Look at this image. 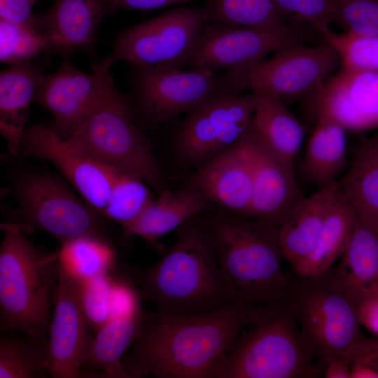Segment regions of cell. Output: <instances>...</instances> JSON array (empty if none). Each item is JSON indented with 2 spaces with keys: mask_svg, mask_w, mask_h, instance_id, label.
<instances>
[{
  "mask_svg": "<svg viewBox=\"0 0 378 378\" xmlns=\"http://www.w3.org/2000/svg\"><path fill=\"white\" fill-rule=\"evenodd\" d=\"M266 307L238 300L211 313L169 316L145 312L122 364L132 378H219L227 353Z\"/></svg>",
  "mask_w": 378,
  "mask_h": 378,
  "instance_id": "obj_1",
  "label": "cell"
},
{
  "mask_svg": "<svg viewBox=\"0 0 378 378\" xmlns=\"http://www.w3.org/2000/svg\"><path fill=\"white\" fill-rule=\"evenodd\" d=\"M200 215L177 229L172 246L154 265L120 270L160 314L202 315L239 300L224 275L206 218Z\"/></svg>",
  "mask_w": 378,
  "mask_h": 378,
  "instance_id": "obj_2",
  "label": "cell"
},
{
  "mask_svg": "<svg viewBox=\"0 0 378 378\" xmlns=\"http://www.w3.org/2000/svg\"><path fill=\"white\" fill-rule=\"evenodd\" d=\"M205 218L224 275L237 298L259 307L285 302L293 283L281 267L279 227L220 209Z\"/></svg>",
  "mask_w": 378,
  "mask_h": 378,
  "instance_id": "obj_3",
  "label": "cell"
},
{
  "mask_svg": "<svg viewBox=\"0 0 378 378\" xmlns=\"http://www.w3.org/2000/svg\"><path fill=\"white\" fill-rule=\"evenodd\" d=\"M0 246V330H20L48 342L50 307L59 278V251H39L26 237L29 226L1 225Z\"/></svg>",
  "mask_w": 378,
  "mask_h": 378,
  "instance_id": "obj_4",
  "label": "cell"
},
{
  "mask_svg": "<svg viewBox=\"0 0 378 378\" xmlns=\"http://www.w3.org/2000/svg\"><path fill=\"white\" fill-rule=\"evenodd\" d=\"M286 302L267 307L227 353L219 378H315L313 360Z\"/></svg>",
  "mask_w": 378,
  "mask_h": 378,
  "instance_id": "obj_5",
  "label": "cell"
},
{
  "mask_svg": "<svg viewBox=\"0 0 378 378\" xmlns=\"http://www.w3.org/2000/svg\"><path fill=\"white\" fill-rule=\"evenodd\" d=\"M64 141L84 157L135 176L158 192L164 190L163 177L149 143L115 85Z\"/></svg>",
  "mask_w": 378,
  "mask_h": 378,
  "instance_id": "obj_6",
  "label": "cell"
},
{
  "mask_svg": "<svg viewBox=\"0 0 378 378\" xmlns=\"http://www.w3.org/2000/svg\"><path fill=\"white\" fill-rule=\"evenodd\" d=\"M286 303L305 341L323 364L332 357L348 361L364 338L355 302L328 272L300 277L293 284Z\"/></svg>",
  "mask_w": 378,
  "mask_h": 378,
  "instance_id": "obj_7",
  "label": "cell"
},
{
  "mask_svg": "<svg viewBox=\"0 0 378 378\" xmlns=\"http://www.w3.org/2000/svg\"><path fill=\"white\" fill-rule=\"evenodd\" d=\"M340 58L326 42L288 46L246 69L219 74L222 91H260L287 102L318 90L340 69Z\"/></svg>",
  "mask_w": 378,
  "mask_h": 378,
  "instance_id": "obj_8",
  "label": "cell"
},
{
  "mask_svg": "<svg viewBox=\"0 0 378 378\" xmlns=\"http://www.w3.org/2000/svg\"><path fill=\"white\" fill-rule=\"evenodd\" d=\"M203 6H181L127 27L116 37L110 55L92 66L109 70L118 62L183 69L190 65L205 26Z\"/></svg>",
  "mask_w": 378,
  "mask_h": 378,
  "instance_id": "obj_9",
  "label": "cell"
},
{
  "mask_svg": "<svg viewBox=\"0 0 378 378\" xmlns=\"http://www.w3.org/2000/svg\"><path fill=\"white\" fill-rule=\"evenodd\" d=\"M128 90L123 95L134 120L158 127L195 110L220 91L219 74L202 68L130 64Z\"/></svg>",
  "mask_w": 378,
  "mask_h": 378,
  "instance_id": "obj_10",
  "label": "cell"
},
{
  "mask_svg": "<svg viewBox=\"0 0 378 378\" xmlns=\"http://www.w3.org/2000/svg\"><path fill=\"white\" fill-rule=\"evenodd\" d=\"M255 108L254 94L219 91L186 114L174 135L184 162L196 169L228 150L246 134Z\"/></svg>",
  "mask_w": 378,
  "mask_h": 378,
  "instance_id": "obj_11",
  "label": "cell"
},
{
  "mask_svg": "<svg viewBox=\"0 0 378 378\" xmlns=\"http://www.w3.org/2000/svg\"><path fill=\"white\" fill-rule=\"evenodd\" d=\"M16 195L24 223L61 244L83 236L106 237L100 214L53 176L34 174L18 184Z\"/></svg>",
  "mask_w": 378,
  "mask_h": 378,
  "instance_id": "obj_12",
  "label": "cell"
},
{
  "mask_svg": "<svg viewBox=\"0 0 378 378\" xmlns=\"http://www.w3.org/2000/svg\"><path fill=\"white\" fill-rule=\"evenodd\" d=\"M308 35L300 24L261 28L209 22L190 66L219 71L248 68L275 52L304 44Z\"/></svg>",
  "mask_w": 378,
  "mask_h": 378,
  "instance_id": "obj_13",
  "label": "cell"
},
{
  "mask_svg": "<svg viewBox=\"0 0 378 378\" xmlns=\"http://www.w3.org/2000/svg\"><path fill=\"white\" fill-rule=\"evenodd\" d=\"M80 282L59 260L46 361L52 378L81 377L82 366L93 339L80 301Z\"/></svg>",
  "mask_w": 378,
  "mask_h": 378,
  "instance_id": "obj_14",
  "label": "cell"
},
{
  "mask_svg": "<svg viewBox=\"0 0 378 378\" xmlns=\"http://www.w3.org/2000/svg\"><path fill=\"white\" fill-rule=\"evenodd\" d=\"M85 72L74 66L70 56H64L59 69L45 78L34 103L54 118L53 131L63 140L75 131L84 117L115 85L109 70L92 68Z\"/></svg>",
  "mask_w": 378,
  "mask_h": 378,
  "instance_id": "obj_15",
  "label": "cell"
},
{
  "mask_svg": "<svg viewBox=\"0 0 378 378\" xmlns=\"http://www.w3.org/2000/svg\"><path fill=\"white\" fill-rule=\"evenodd\" d=\"M307 98L316 121L331 120L351 132L378 127V74L340 66Z\"/></svg>",
  "mask_w": 378,
  "mask_h": 378,
  "instance_id": "obj_16",
  "label": "cell"
},
{
  "mask_svg": "<svg viewBox=\"0 0 378 378\" xmlns=\"http://www.w3.org/2000/svg\"><path fill=\"white\" fill-rule=\"evenodd\" d=\"M20 150L27 156L53 163L82 199L102 216L115 169L76 153L50 127L44 125L25 130Z\"/></svg>",
  "mask_w": 378,
  "mask_h": 378,
  "instance_id": "obj_17",
  "label": "cell"
},
{
  "mask_svg": "<svg viewBox=\"0 0 378 378\" xmlns=\"http://www.w3.org/2000/svg\"><path fill=\"white\" fill-rule=\"evenodd\" d=\"M249 129L228 150L197 168L189 183L220 209L247 217L253 190Z\"/></svg>",
  "mask_w": 378,
  "mask_h": 378,
  "instance_id": "obj_18",
  "label": "cell"
},
{
  "mask_svg": "<svg viewBox=\"0 0 378 378\" xmlns=\"http://www.w3.org/2000/svg\"><path fill=\"white\" fill-rule=\"evenodd\" d=\"M249 134L253 190L248 217L279 227L291 208L303 197L293 164L264 145L252 122Z\"/></svg>",
  "mask_w": 378,
  "mask_h": 378,
  "instance_id": "obj_19",
  "label": "cell"
},
{
  "mask_svg": "<svg viewBox=\"0 0 378 378\" xmlns=\"http://www.w3.org/2000/svg\"><path fill=\"white\" fill-rule=\"evenodd\" d=\"M111 14L105 0H54L35 17V27L46 41L45 53L70 56L92 52L99 27Z\"/></svg>",
  "mask_w": 378,
  "mask_h": 378,
  "instance_id": "obj_20",
  "label": "cell"
},
{
  "mask_svg": "<svg viewBox=\"0 0 378 378\" xmlns=\"http://www.w3.org/2000/svg\"><path fill=\"white\" fill-rule=\"evenodd\" d=\"M340 192L339 182L302 197L286 215L278 228L280 248L295 271L315 248L328 215Z\"/></svg>",
  "mask_w": 378,
  "mask_h": 378,
  "instance_id": "obj_21",
  "label": "cell"
},
{
  "mask_svg": "<svg viewBox=\"0 0 378 378\" xmlns=\"http://www.w3.org/2000/svg\"><path fill=\"white\" fill-rule=\"evenodd\" d=\"M214 204L193 186L164 189L133 221L122 227L125 236L139 237L148 244L178 229L192 217L210 211Z\"/></svg>",
  "mask_w": 378,
  "mask_h": 378,
  "instance_id": "obj_22",
  "label": "cell"
},
{
  "mask_svg": "<svg viewBox=\"0 0 378 378\" xmlns=\"http://www.w3.org/2000/svg\"><path fill=\"white\" fill-rule=\"evenodd\" d=\"M328 274L355 304L378 293V235L357 213L342 260Z\"/></svg>",
  "mask_w": 378,
  "mask_h": 378,
  "instance_id": "obj_23",
  "label": "cell"
},
{
  "mask_svg": "<svg viewBox=\"0 0 378 378\" xmlns=\"http://www.w3.org/2000/svg\"><path fill=\"white\" fill-rule=\"evenodd\" d=\"M44 78L31 62L10 65L0 74V131L14 155L20 150L29 106Z\"/></svg>",
  "mask_w": 378,
  "mask_h": 378,
  "instance_id": "obj_24",
  "label": "cell"
},
{
  "mask_svg": "<svg viewBox=\"0 0 378 378\" xmlns=\"http://www.w3.org/2000/svg\"><path fill=\"white\" fill-rule=\"evenodd\" d=\"M145 312L141 309L111 318L97 330L82 366L81 377L132 378L122 358L136 339Z\"/></svg>",
  "mask_w": 378,
  "mask_h": 378,
  "instance_id": "obj_25",
  "label": "cell"
},
{
  "mask_svg": "<svg viewBox=\"0 0 378 378\" xmlns=\"http://www.w3.org/2000/svg\"><path fill=\"white\" fill-rule=\"evenodd\" d=\"M255 108L252 125L260 140L271 151L293 164L305 136V127L284 102L253 91Z\"/></svg>",
  "mask_w": 378,
  "mask_h": 378,
  "instance_id": "obj_26",
  "label": "cell"
},
{
  "mask_svg": "<svg viewBox=\"0 0 378 378\" xmlns=\"http://www.w3.org/2000/svg\"><path fill=\"white\" fill-rule=\"evenodd\" d=\"M346 132L331 120L316 121L306 146L302 167L307 180L319 188L337 182L346 167Z\"/></svg>",
  "mask_w": 378,
  "mask_h": 378,
  "instance_id": "obj_27",
  "label": "cell"
},
{
  "mask_svg": "<svg viewBox=\"0 0 378 378\" xmlns=\"http://www.w3.org/2000/svg\"><path fill=\"white\" fill-rule=\"evenodd\" d=\"M340 190L371 226L378 224V133L363 140L343 178Z\"/></svg>",
  "mask_w": 378,
  "mask_h": 378,
  "instance_id": "obj_28",
  "label": "cell"
},
{
  "mask_svg": "<svg viewBox=\"0 0 378 378\" xmlns=\"http://www.w3.org/2000/svg\"><path fill=\"white\" fill-rule=\"evenodd\" d=\"M356 216L354 208L340 190L315 248L295 270L300 277L318 276L330 270L346 248Z\"/></svg>",
  "mask_w": 378,
  "mask_h": 378,
  "instance_id": "obj_29",
  "label": "cell"
},
{
  "mask_svg": "<svg viewBox=\"0 0 378 378\" xmlns=\"http://www.w3.org/2000/svg\"><path fill=\"white\" fill-rule=\"evenodd\" d=\"M59 261L80 281L115 272V253L106 237L83 236L62 244Z\"/></svg>",
  "mask_w": 378,
  "mask_h": 378,
  "instance_id": "obj_30",
  "label": "cell"
},
{
  "mask_svg": "<svg viewBox=\"0 0 378 378\" xmlns=\"http://www.w3.org/2000/svg\"><path fill=\"white\" fill-rule=\"evenodd\" d=\"M208 23L251 27H275L286 24L274 0H205Z\"/></svg>",
  "mask_w": 378,
  "mask_h": 378,
  "instance_id": "obj_31",
  "label": "cell"
},
{
  "mask_svg": "<svg viewBox=\"0 0 378 378\" xmlns=\"http://www.w3.org/2000/svg\"><path fill=\"white\" fill-rule=\"evenodd\" d=\"M48 342L2 336L0 339V378H43L47 368Z\"/></svg>",
  "mask_w": 378,
  "mask_h": 378,
  "instance_id": "obj_32",
  "label": "cell"
},
{
  "mask_svg": "<svg viewBox=\"0 0 378 378\" xmlns=\"http://www.w3.org/2000/svg\"><path fill=\"white\" fill-rule=\"evenodd\" d=\"M150 189L149 186L141 178L115 170L102 216L124 227L137 218L155 199Z\"/></svg>",
  "mask_w": 378,
  "mask_h": 378,
  "instance_id": "obj_33",
  "label": "cell"
},
{
  "mask_svg": "<svg viewBox=\"0 0 378 378\" xmlns=\"http://www.w3.org/2000/svg\"><path fill=\"white\" fill-rule=\"evenodd\" d=\"M321 37L337 52L340 66L378 74V36L330 29Z\"/></svg>",
  "mask_w": 378,
  "mask_h": 378,
  "instance_id": "obj_34",
  "label": "cell"
},
{
  "mask_svg": "<svg viewBox=\"0 0 378 378\" xmlns=\"http://www.w3.org/2000/svg\"><path fill=\"white\" fill-rule=\"evenodd\" d=\"M46 41L34 29L0 20V60L10 65L31 62L46 50Z\"/></svg>",
  "mask_w": 378,
  "mask_h": 378,
  "instance_id": "obj_35",
  "label": "cell"
},
{
  "mask_svg": "<svg viewBox=\"0 0 378 378\" xmlns=\"http://www.w3.org/2000/svg\"><path fill=\"white\" fill-rule=\"evenodd\" d=\"M115 271L80 281V296L91 331L97 330L111 318V302Z\"/></svg>",
  "mask_w": 378,
  "mask_h": 378,
  "instance_id": "obj_36",
  "label": "cell"
},
{
  "mask_svg": "<svg viewBox=\"0 0 378 378\" xmlns=\"http://www.w3.org/2000/svg\"><path fill=\"white\" fill-rule=\"evenodd\" d=\"M334 22L347 31L378 36V0H334Z\"/></svg>",
  "mask_w": 378,
  "mask_h": 378,
  "instance_id": "obj_37",
  "label": "cell"
},
{
  "mask_svg": "<svg viewBox=\"0 0 378 378\" xmlns=\"http://www.w3.org/2000/svg\"><path fill=\"white\" fill-rule=\"evenodd\" d=\"M284 17L293 24H307L320 36L334 22V0H274Z\"/></svg>",
  "mask_w": 378,
  "mask_h": 378,
  "instance_id": "obj_38",
  "label": "cell"
},
{
  "mask_svg": "<svg viewBox=\"0 0 378 378\" xmlns=\"http://www.w3.org/2000/svg\"><path fill=\"white\" fill-rule=\"evenodd\" d=\"M34 4L33 0H0V20L36 29Z\"/></svg>",
  "mask_w": 378,
  "mask_h": 378,
  "instance_id": "obj_39",
  "label": "cell"
},
{
  "mask_svg": "<svg viewBox=\"0 0 378 378\" xmlns=\"http://www.w3.org/2000/svg\"><path fill=\"white\" fill-rule=\"evenodd\" d=\"M111 14L117 10H153L193 0H105Z\"/></svg>",
  "mask_w": 378,
  "mask_h": 378,
  "instance_id": "obj_40",
  "label": "cell"
},
{
  "mask_svg": "<svg viewBox=\"0 0 378 378\" xmlns=\"http://www.w3.org/2000/svg\"><path fill=\"white\" fill-rule=\"evenodd\" d=\"M356 309L360 325L378 337V293L361 299Z\"/></svg>",
  "mask_w": 378,
  "mask_h": 378,
  "instance_id": "obj_41",
  "label": "cell"
},
{
  "mask_svg": "<svg viewBox=\"0 0 378 378\" xmlns=\"http://www.w3.org/2000/svg\"><path fill=\"white\" fill-rule=\"evenodd\" d=\"M354 360L362 361L378 372V337H365L356 346L349 358L351 364Z\"/></svg>",
  "mask_w": 378,
  "mask_h": 378,
  "instance_id": "obj_42",
  "label": "cell"
},
{
  "mask_svg": "<svg viewBox=\"0 0 378 378\" xmlns=\"http://www.w3.org/2000/svg\"><path fill=\"white\" fill-rule=\"evenodd\" d=\"M323 365L325 378H351L350 364L344 358H329Z\"/></svg>",
  "mask_w": 378,
  "mask_h": 378,
  "instance_id": "obj_43",
  "label": "cell"
},
{
  "mask_svg": "<svg viewBox=\"0 0 378 378\" xmlns=\"http://www.w3.org/2000/svg\"><path fill=\"white\" fill-rule=\"evenodd\" d=\"M351 378H378V372L369 365L354 360L350 364Z\"/></svg>",
  "mask_w": 378,
  "mask_h": 378,
  "instance_id": "obj_44",
  "label": "cell"
},
{
  "mask_svg": "<svg viewBox=\"0 0 378 378\" xmlns=\"http://www.w3.org/2000/svg\"><path fill=\"white\" fill-rule=\"evenodd\" d=\"M372 227L374 228V230L376 231V232H377V234L378 235V224L374 225V226H372Z\"/></svg>",
  "mask_w": 378,
  "mask_h": 378,
  "instance_id": "obj_45",
  "label": "cell"
},
{
  "mask_svg": "<svg viewBox=\"0 0 378 378\" xmlns=\"http://www.w3.org/2000/svg\"><path fill=\"white\" fill-rule=\"evenodd\" d=\"M35 3L38 1V0H33Z\"/></svg>",
  "mask_w": 378,
  "mask_h": 378,
  "instance_id": "obj_46",
  "label": "cell"
}]
</instances>
